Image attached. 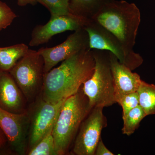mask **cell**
<instances>
[{
  "instance_id": "6da1fadb",
  "label": "cell",
  "mask_w": 155,
  "mask_h": 155,
  "mask_svg": "<svg viewBox=\"0 0 155 155\" xmlns=\"http://www.w3.org/2000/svg\"><path fill=\"white\" fill-rule=\"evenodd\" d=\"M95 60L92 50H82L45 73L41 96L45 101L56 103L79 91L92 75Z\"/></svg>"
},
{
  "instance_id": "7a4b0ae2",
  "label": "cell",
  "mask_w": 155,
  "mask_h": 155,
  "mask_svg": "<svg viewBox=\"0 0 155 155\" xmlns=\"http://www.w3.org/2000/svg\"><path fill=\"white\" fill-rule=\"evenodd\" d=\"M91 19L114 35L130 54L141 21L140 11L134 3L111 0L104 5Z\"/></svg>"
},
{
  "instance_id": "3957f363",
  "label": "cell",
  "mask_w": 155,
  "mask_h": 155,
  "mask_svg": "<svg viewBox=\"0 0 155 155\" xmlns=\"http://www.w3.org/2000/svg\"><path fill=\"white\" fill-rule=\"evenodd\" d=\"M92 108L82 87L77 93L65 100L52 130L58 155L68 153L81 124Z\"/></svg>"
},
{
  "instance_id": "277c9868",
  "label": "cell",
  "mask_w": 155,
  "mask_h": 155,
  "mask_svg": "<svg viewBox=\"0 0 155 155\" xmlns=\"http://www.w3.org/2000/svg\"><path fill=\"white\" fill-rule=\"evenodd\" d=\"M95 60L94 71L82 86L91 108L110 107L116 104L115 85L111 70L110 53L92 50Z\"/></svg>"
},
{
  "instance_id": "5b68a950",
  "label": "cell",
  "mask_w": 155,
  "mask_h": 155,
  "mask_svg": "<svg viewBox=\"0 0 155 155\" xmlns=\"http://www.w3.org/2000/svg\"><path fill=\"white\" fill-rule=\"evenodd\" d=\"M30 104L41 93L44 78V61L36 51L28 49L26 54L9 71Z\"/></svg>"
},
{
  "instance_id": "8992f818",
  "label": "cell",
  "mask_w": 155,
  "mask_h": 155,
  "mask_svg": "<svg viewBox=\"0 0 155 155\" xmlns=\"http://www.w3.org/2000/svg\"><path fill=\"white\" fill-rule=\"evenodd\" d=\"M83 28L88 35L91 50H103L112 53L120 63L132 71L143 63V59L140 54L128 53L114 35L92 19L87 20Z\"/></svg>"
},
{
  "instance_id": "52a82bcc",
  "label": "cell",
  "mask_w": 155,
  "mask_h": 155,
  "mask_svg": "<svg viewBox=\"0 0 155 155\" xmlns=\"http://www.w3.org/2000/svg\"><path fill=\"white\" fill-rule=\"evenodd\" d=\"M65 100L52 103L45 101L41 95L27 109L29 118L27 151L53 130Z\"/></svg>"
},
{
  "instance_id": "ba28073f",
  "label": "cell",
  "mask_w": 155,
  "mask_h": 155,
  "mask_svg": "<svg viewBox=\"0 0 155 155\" xmlns=\"http://www.w3.org/2000/svg\"><path fill=\"white\" fill-rule=\"evenodd\" d=\"M104 107H94L81 124L73 143L71 153L75 155H94L102 130L107 127Z\"/></svg>"
},
{
  "instance_id": "9c48e42d",
  "label": "cell",
  "mask_w": 155,
  "mask_h": 155,
  "mask_svg": "<svg viewBox=\"0 0 155 155\" xmlns=\"http://www.w3.org/2000/svg\"><path fill=\"white\" fill-rule=\"evenodd\" d=\"M0 127L11 150L17 155H26L29 131L27 111L23 114H14L0 107Z\"/></svg>"
},
{
  "instance_id": "30bf717a",
  "label": "cell",
  "mask_w": 155,
  "mask_h": 155,
  "mask_svg": "<svg viewBox=\"0 0 155 155\" xmlns=\"http://www.w3.org/2000/svg\"><path fill=\"white\" fill-rule=\"evenodd\" d=\"M88 49H90L88 35L83 28L74 31L61 44L52 48H41L38 52L43 58L46 73L60 62Z\"/></svg>"
},
{
  "instance_id": "8fae6325",
  "label": "cell",
  "mask_w": 155,
  "mask_h": 155,
  "mask_svg": "<svg viewBox=\"0 0 155 155\" xmlns=\"http://www.w3.org/2000/svg\"><path fill=\"white\" fill-rule=\"evenodd\" d=\"M87 19L69 14L51 16L45 25H37L34 28L29 42L31 47L38 46L46 43L56 35L67 31H75L83 28Z\"/></svg>"
},
{
  "instance_id": "7c38bea8",
  "label": "cell",
  "mask_w": 155,
  "mask_h": 155,
  "mask_svg": "<svg viewBox=\"0 0 155 155\" xmlns=\"http://www.w3.org/2000/svg\"><path fill=\"white\" fill-rule=\"evenodd\" d=\"M27 103L10 72L0 71V107L14 114H23L27 110Z\"/></svg>"
},
{
  "instance_id": "4fadbf2b",
  "label": "cell",
  "mask_w": 155,
  "mask_h": 155,
  "mask_svg": "<svg viewBox=\"0 0 155 155\" xmlns=\"http://www.w3.org/2000/svg\"><path fill=\"white\" fill-rule=\"evenodd\" d=\"M109 53L116 102L122 96L137 91L142 80L137 73L132 72L131 69L120 63L114 54Z\"/></svg>"
},
{
  "instance_id": "5bb4252c",
  "label": "cell",
  "mask_w": 155,
  "mask_h": 155,
  "mask_svg": "<svg viewBox=\"0 0 155 155\" xmlns=\"http://www.w3.org/2000/svg\"><path fill=\"white\" fill-rule=\"evenodd\" d=\"M28 49V46L23 43L0 48V71L9 72Z\"/></svg>"
},
{
  "instance_id": "9a60e30c",
  "label": "cell",
  "mask_w": 155,
  "mask_h": 155,
  "mask_svg": "<svg viewBox=\"0 0 155 155\" xmlns=\"http://www.w3.org/2000/svg\"><path fill=\"white\" fill-rule=\"evenodd\" d=\"M69 12L85 19H91L106 3L111 0H69Z\"/></svg>"
},
{
  "instance_id": "2e32d148",
  "label": "cell",
  "mask_w": 155,
  "mask_h": 155,
  "mask_svg": "<svg viewBox=\"0 0 155 155\" xmlns=\"http://www.w3.org/2000/svg\"><path fill=\"white\" fill-rule=\"evenodd\" d=\"M137 93L139 105L147 116L155 114V84L147 83L142 80Z\"/></svg>"
},
{
  "instance_id": "e0dca14e",
  "label": "cell",
  "mask_w": 155,
  "mask_h": 155,
  "mask_svg": "<svg viewBox=\"0 0 155 155\" xmlns=\"http://www.w3.org/2000/svg\"><path fill=\"white\" fill-rule=\"evenodd\" d=\"M147 116L144 111L140 105L134 108L125 116H122V134L128 136L133 134L138 128L142 120Z\"/></svg>"
},
{
  "instance_id": "ac0fdd59",
  "label": "cell",
  "mask_w": 155,
  "mask_h": 155,
  "mask_svg": "<svg viewBox=\"0 0 155 155\" xmlns=\"http://www.w3.org/2000/svg\"><path fill=\"white\" fill-rule=\"evenodd\" d=\"M26 155H58L52 130L50 131L34 147L28 150Z\"/></svg>"
},
{
  "instance_id": "d6986e66",
  "label": "cell",
  "mask_w": 155,
  "mask_h": 155,
  "mask_svg": "<svg viewBox=\"0 0 155 155\" xmlns=\"http://www.w3.org/2000/svg\"><path fill=\"white\" fill-rule=\"evenodd\" d=\"M50 11L51 16L69 14V0H38Z\"/></svg>"
},
{
  "instance_id": "ffe728a7",
  "label": "cell",
  "mask_w": 155,
  "mask_h": 155,
  "mask_svg": "<svg viewBox=\"0 0 155 155\" xmlns=\"http://www.w3.org/2000/svg\"><path fill=\"white\" fill-rule=\"evenodd\" d=\"M116 103L122 107V116H125L134 108L139 105L138 93L134 92L122 96L116 100Z\"/></svg>"
},
{
  "instance_id": "44dd1931",
  "label": "cell",
  "mask_w": 155,
  "mask_h": 155,
  "mask_svg": "<svg viewBox=\"0 0 155 155\" xmlns=\"http://www.w3.org/2000/svg\"><path fill=\"white\" fill-rule=\"evenodd\" d=\"M17 17L6 3L0 1V31L11 25Z\"/></svg>"
},
{
  "instance_id": "7402d4cb",
  "label": "cell",
  "mask_w": 155,
  "mask_h": 155,
  "mask_svg": "<svg viewBox=\"0 0 155 155\" xmlns=\"http://www.w3.org/2000/svg\"><path fill=\"white\" fill-rule=\"evenodd\" d=\"M114 153L107 148L103 143L101 138L97 144L95 150L94 155H114Z\"/></svg>"
},
{
  "instance_id": "603a6c76",
  "label": "cell",
  "mask_w": 155,
  "mask_h": 155,
  "mask_svg": "<svg viewBox=\"0 0 155 155\" xmlns=\"http://www.w3.org/2000/svg\"><path fill=\"white\" fill-rule=\"evenodd\" d=\"M7 145H8L7 139L0 127V151L4 150Z\"/></svg>"
},
{
  "instance_id": "cb8c5ba5",
  "label": "cell",
  "mask_w": 155,
  "mask_h": 155,
  "mask_svg": "<svg viewBox=\"0 0 155 155\" xmlns=\"http://www.w3.org/2000/svg\"><path fill=\"white\" fill-rule=\"evenodd\" d=\"M17 1L18 5L22 7L28 5H34L38 2V0H17Z\"/></svg>"
}]
</instances>
